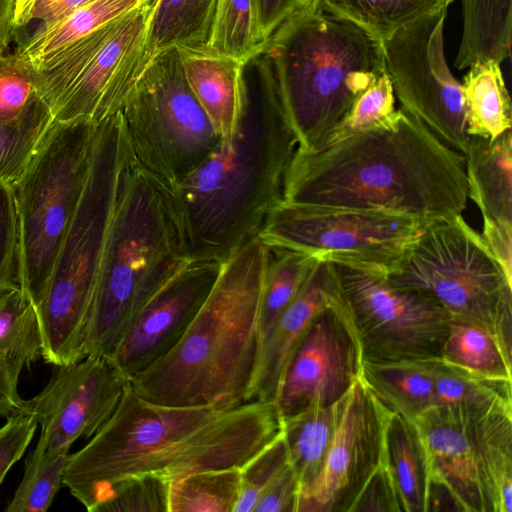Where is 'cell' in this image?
Here are the masks:
<instances>
[{
	"label": "cell",
	"mask_w": 512,
	"mask_h": 512,
	"mask_svg": "<svg viewBox=\"0 0 512 512\" xmlns=\"http://www.w3.org/2000/svg\"><path fill=\"white\" fill-rule=\"evenodd\" d=\"M269 248L257 237L222 262L206 300L178 343L132 376L142 398L171 406L250 401L261 338L259 309Z\"/></svg>",
	"instance_id": "4"
},
{
	"label": "cell",
	"mask_w": 512,
	"mask_h": 512,
	"mask_svg": "<svg viewBox=\"0 0 512 512\" xmlns=\"http://www.w3.org/2000/svg\"><path fill=\"white\" fill-rule=\"evenodd\" d=\"M239 492V468L194 472L169 482L168 512H233Z\"/></svg>",
	"instance_id": "34"
},
{
	"label": "cell",
	"mask_w": 512,
	"mask_h": 512,
	"mask_svg": "<svg viewBox=\"0 0 512 512\" xmlns=\"http://www.w3.org/2000/svg\"><path fill=\"white\" fill-rule=\"evenodd\" d=\"M427 224L382 210L280 200L257 238L266 246L311 254L334 264L395 271Z\"/></svg>",
	"instance_id": "12"
},
{
	"label": "cell",
	"mask_w": 512,
	"mask_h": 512,
	"mask_svg": "<svg viewBox=\"0 0 512 512\" xmlns=\"http://www.w3.org/2000/svg\"><path fill=\"white\" fill-rule=\"evenodd\" d=\"M281 431L272 401L171 406L146 400L128 385L108 421L69 454L63 485L96 512L121 481L156 476L171 482L198 471L240 468Z\"/></svg>",
	"instance_id": "1"
},
{
	"label": "cell",
	"mask_w": 512,
	"mask_h": 512,
	"mask_svg": "<svg viewBox=\"0 0 512 512\" xmlns=\"http://www.w3.org/2000/svg\"><path fill=\"white\" fill-rule=\"evenodd\" d=\"M340 295L334 263L319 260L262 342L250 401L275 402L287 366L312 322Z\"/></svg>",
	"instance_id": "20"
},
{
	"label": "cell",
	"mask_w": 512,
	"mask_h": 512,
	"mask_svg": "<svg viewBox=\"0 0 512 512\" xmlns=\"http://www.w3.org/2000/svg\"><path fill=\"white\" fill-rule=\"evenodd\" d=\"M98 124L53 120L26 170L12 184L21 233L22 287L35 307L45 294L84 191Z\"/></svg>",
	"instance_id": "9"
},
{
	"label": "cell",
	"mask_w": 512,
	"mask_h": 512,
	"mask_svg": "<svg viewBox=\"0 0 512 512\" xmlns=\"http://www.w3.org/2000/svg\"><path fill=\"white\" fill-rule=\"evenodd\" d=\"M471 414V406L436 404L413 422L426 451L430 489L449 494L459 511L488 512L478 472Z\"/></svg>",
	"instance_id": "19"
},
{
	"label": "cell",
	"mask_w": 512,
	"mask_h": 512,
	"mask_svg": "<svg viewBox=\"0 0 512 512\" xmlns=\"http://www.w3.org/2000/svg\"><path fill=\"white\" fill-rule=\"evenodd\" d=\"M14 10L15 0H0V50L8 49L19 31Z\"/></svg>",
	"instance_id": "52"
},
{
	"label": "cell",
	"mask_w": 512,
	"mask_h": 512,
	"mask_svg": "<svg viewBox=\"0 0 512 512\" xmlns=\"http://www.w3.org/2000/svg\"><path fill=\"white\" fill-rule=\"evenodd\" d=\"M52 122L48 106L23 118L0 122V182L12 185L22 176Z\"/></svg>",
	"instance_id": "39"
},
{
	"label": "cell",
	"mask_w": 512,
	"mask_h": 512,
	"mask_svg": "<svg viewBox=\"0 0 512 512\" xmlns=\"http://www.w3.org/2000/svg\"><path fill=\"white\" fill-rule=\"evenodd\" d=\"M47 385L24 400L22 413L32 416L47 450H70L79 438H91L112 416L129 385L110 357L85 356L56 366Z\"/></svg>",
	"instance_id": "16"
},
{
	"label": "cell",
	"mask_w": 512,
	"mask_h": 512,
	"mask_svg": "<svg viewBox=\"0 0 512 512\" xmlns=\"http://www.w3.org/2000/svg\"><path fill=\"white\" fill-rule=\"evenodd\" d=\"M463 30L455 66L462 70L511 55L512 0H461Z\"/></svg>",
	"instance_id": "28"
},
{
	"label": "cell",
	"mask_w": 512,
	"mask_h": 512,
	"mask_svg": "<svg viewBox=\"0 0 512 512\" xmlns=\"http://www.w3.org/2000/svg\"><path fill=\"white\" fill-rule=\"evenodd\" d=\"M95 0H15V22L19 29L31 22L49 25Z\"/></svg>",
	"instance_id": "48"
},
{
	"label": "cell",
	"mask_w": 512,
	"mask_h": 512,
	"mask_svg": "<svg viewBox=\"0 0 512 512\" xmlns=\"http://www.w3.org/2000/svg\"><path fill=\"white\" fill-rule=\"evenodd\" d=\"M468 198L482 219L512 224V134L493 141L470 136L463 153Z\"/></svg>",
	"instance_id": "23"
},
{
	"label": "cell",
	"mask_w": 512,
	"mask_h": 512,
	"mask_svg": "<svg viewBox=\"0 0 512 512\" xmlns=\"http://www.w3.org/2000/svg\"><path fill=\"white\" fill-rule=\"evenodd\" d=\"M119 113L132 157L168 193L221 140L187 83L176 48L150 59Z\"/></svg>",
	"instance_id": "10"
},
{
	"label": "cell",
	"mask_w": 512,
	"mask_h": 512,
	"mask_svg": "<svg viewBox=\"0 0 512 512\" xmlns=\"http://www.w3.org/2000/svg\"><path fill=\"white\" fill-rule=\"evenodd\" d=\"M461 85L470 136L493 141L511 130L512 105L500 63L489 60L470 66Z\"/></svg>",
	"instance_id": "29"
},
{
	"label": "cell",
	"mask_w": 512,
	"mask_h": 512,
	"mask_svg": "<svg viewBox=\"0 0 512 512\" xmlns=\"http://www.w3.org/2000/svg\"><path fill=\"white\" fill-rule=\"evenodd\" d=\"M347 394L330 405L313 406L282 420V432L298 480L299 496L312 485L322 469Z\"/></svg>",
	"instance_id": "27"
},
{
	"label": "cell",
	"mask_w": 512,
	"mask_h": 512,
	"mask_svg": "<svg viewBox=\"0 0 512 512\" xmlns=\"http://www.w3.org/2000/svg\"><path fill=\"white\" fill-rule=\"evenodd\" d=\"M140 0H95L60 21L38 26L16 50L34 68L106 23L137 8Z\"/></svg>",
	"instance_id": "30"
},
{
	"label": "cell",
	"mask_w": 512,
	"mask_h": 512,
	"mask_svg": "<svg viewBox=\"0 0 512 512\" xmlns=\"http://www.w3.org/2000/svg\"><path fill=\"white\" fill-rule=\"evenodd\" d=\"M481 236L508 279L512 280V224L483 219Z\"/></svg>",
	"instance_id": "50"
},
{
	"label": "cell",
	"mask_w": 512,
	"mask_h": 512,
	"mask_svg": "<svg viewBox=\"0 0 512 512\" xmlns=\"http://www.w3.org/2000/svg\"><path fill=\"white\" fill-rule=\"evenodd\" d=\"M384 464L402 512H428L430 474L424 444L415 423L395 411L386 427Z\"/></svg>",
	"instance_id": "24"
},
{
	"label": "cell",
	"mask_w": 512,
	"mask_h": 512,
	"mask_svg": "<svg viewBox=\"0 0 512 512\" xmlns=\"http://www.w3.org/2000/svg\"><path fill=\"white\" fill-rule=\"evenodd\" d=\"M151 8L142 3L35 68L54 121L98 124L121 110L151 59Z\"/></svg>",
	"instance_id": "11"
},
{
	"label": "cell",
	"mask_w": 512,
	"mask_h": 512,
	"mask_svg": "<svg viewBox=\"0 0 512 512\" xmlns=\"http://www.w3.org/2000/svg\"><path fill=\"white\" fill-rule=\"evenodd\" d=\"M334 265L363 361L440 357L451 316L439 303L387 274Z\"/></svg>",
	"instance_id": "13"
},
{
	"label": "cell",
	"mask_w": 512,
	"mask_h": 512,
	"mask_svg": "<svg viewBox=\"0 0 512 512\" xmlns=\"http://www.w3.org/2000/svg\"><path fill=\"white\" fill-rule=\"evenodd\" d=\"M360 376L391 410L410 421L435 405L432 358L363 361Z\"/></svg>",
	"instance_id": "25"
},
{
	"label": "cell",
	"mask_w": 512,
	"mask_h": 512,
	"mask_svg": "<svg viewBox=\"0 0 512 512\" xmlns=\"http://www.w3.org/2000/svg\"><path fill=\"white\" fill-rule=\"evenodd\" d=\"M168 487L156 476L126 479L111 488L96 512H168Z\"/></svg>",
	"instance_id": "43"
},
{
	"label": "cell",
	"mask_w": 512,
	"mask_h": 512,
	"mask_svg": "<svg viewBox=\"0 0 512 512\" xmlns=\"http://www.w3.org/2000/svg\"><path fill=\"white\" fill-rule=\"evenodd\" d=\"M313 2L314 0H251L255 35L260 50L287 19Z\"/></svg>",
	"instance_id": "47"
},
{
	"label": "cell",
	"mask_w": 512,
	"mask_h": 512,
	"mask_svg": "<svg viewBox=\"0 0 512 512\" xmlns=\"http://www.w3.org/2000/svg\"><path fill=\"white\" fill-rule=\"evenodd\" d=\"M190 261L167 192L136 163L125 139L85 356L111 358L140 310Z\"/></svg>",
	"instance_id": "6"
},
{
	"label": "cell",
	"mask_w": 512,
	"mask_h": 512,
	"mask_svg": "<svg viewBox=\"0 0 512 512\" xmlns=\"http://www.w3.org/2000/svg\"><path fill=\"white\" fill-rule=\"evenodd\" d=\"M299 485L291 463L259 497L253 512H296Z\"/></svg>",
	"instance_id": "49"
},
{
	"label": "cell",
	"mask_w": 512,
	"mask_h": 512,
	"mask_svg": "<svg viewBox=\"0 0 512 512\" xmlns=\"http://www.w3.org/2000/svg\"><path fill=\"white\" fill-rule=\"evenodd\" d=\"M440 358L486 378L512 381V350L487 329L464 319L450 317Z\"/></svg>",
	"instance_id": "31"
},
{
	"label": "cell",
	"mask_w": 512,
	"mask_h": 512,
	"mask_svg": "<svg viewBox=\"0 0 512 512\" xmlns=\"http://www.w3.org/2000/svg\"><path fill=\"white\" fill-rule=\"evenodd\" d=\"M178 51L187 83L214 129L221 140L231 138L248 97L247 63L210 51Z\"/></svg>",
	"instance_id": "21"
},
{
	"label": "cell",
	"mask_w": 512,
	"mask_h": 512,
	"mask_svg": "<svg viewBox=\"0 0 512 512\" xmlns=\"http://www.w3.org/2000/svg\"><path fill=\"white\" fill-rule=\"evenodd\" d=\"M387 276L432 298L451 317L487 329L512 350V280L462 214L427 224Z\"/></svg>",
	"instance_id": "8"
},
{
	"label": "cell",
	"mask_w": 512,
	"mask_h": 512,
	"mask_svg": "<svg viewBox=\"0 0 512 512\" xmlns=\"http://www.w3.org/2000/svg\"><path fill=\"white\" fill-rule=\"evenodd\" d=\"M471 409V431L488 512H512V403Z\"/></svg>",
	"instance_id": "22"
},
{
	"label": "cell",
	"mask_w": 512,
	"mask_h": 512,
	"mask_svg": "<svg viewBox=\"0 0 512 512\" xmlns=\"http://www.w3.org/2000/svg\"><path fill=\"white\" fill-rule=\"evenodd\" d=\"M290 464L283 432L251 457L240 470V492L233 512H253L270 483Z\"/></svg>",
	"instance_id": "42"
},
{
	"label": "cell",
	"mask_w": 512,
	"mask_h": 512,
	"mask_svg": "<svg viewBox=\"0 0 512 512\" xmlns=\"http://www.w3.org/2000/svg\"><path fill=\"white\" fill-rule=\"evenodd\" d=\"M221 265L191 260L140 310L111 356L128 379L178 343L209 295Z\"/></svg>",
	"instance_id": "18"
},
{
	"label": "cell",
	"mask_w": 512,
	"mask_h": 512,
	"mask_svg": "<svg viewBox=\"0 0 512 512\" xmlns=\"http://www.w3.org/2000/svg\"><path fill=\"white\" fill-rule=\"evenodd\" d=\"M69 450H47L37 442L25 463L23 478L7 512H45L63 485Z\"/></svg>",
	"instance_id": "36"
},
{
	"label": "cell",
	"mask_w": 512,
	"mask_h": 512,
	"mask_svg": "<svg viewBox=\"0 0 512 512\" xmlns=\"http://www.w3.org/2000/svg\"><path fill=\"white\" fill-rule=\"evenodd\" d=\"M209 51L245 63L258 55L251 0H218Z\"/></svg>",
	"instance_id": "40"
},
{
	"label": "cell",
	"mask_w": 512,
	"mask_h": 512,
	"mask_svg": "<svg viewBox=\"0 0 512 512\" xmlns=\"http://www.w3.org/2000/svg\"><path fill=\"white\" fill-rule=\"evenodd\" d=\"M362 363L360 344L340 295L314 319L287 366L275 399L281 420L344 397L360 377Z\"/></svg>",
	"instance_id": "17"
},
{
	"label": "cell",
	"mask_w": 512,
	"mask_h": 512,
	"mask_svg": "<svg viewBox=\"0 0 512 512\" xmlns=\"http://www.w3.org/2000/svg\"><path fill=\"white\" fill-rule=\"evenodd\" d=\"M218 0H156L147 21L152 58L170 48L209 51Z\"/></svg>",
	"instance_id": "26"
},
{
	"label": "cell",
	"mask_w": 512,
	"mask_h": 512,
	"mask_svg": "<svg viewBox=\"0 0 512 512\" xmlns=\"http://www.w3.org/2000/svg\"><path fill=\"white\" fill-rule=\"evenodd\" d=\"M297 148L274 92L259 82L248 97L233 136L168 193L190 260L223 262L257 237L282 200L285 176Z\"/></svg>",
	"instance_id": "3"
},
{
	"label": "cell",
	"mask_w": 512,
	"mask_h": 512,
	"mask_svg": "<svg viewBox=\"0 0 512 512\" xmlns=\"http://www.w3.org/2000/svg\"><path fill=\"white\" fill-rule=\"evenodd\" d=\"M23 367L0 357V417L22 413L24 399L19 395L18 380Z\"/></svg>",
	"instance_id": "51"
},
{
	"label": "cell",
	"mask_w": 512,
	"mask_h": 512,
	"mask_svg": "<svg viewBox=\"0 0 512 512\" xmlns=\"http://www.w3.org/2000/svg\"><path fill=\"white\" fill-rule=\"evenodd\" d=\"M391 410L363 381L350 388L322 469L297 502L296 512H350L384 462Z\"/></svg>",
	"instance_id": "15"
},
{
	"label": "cell",
	"mask_w": 512,
	"mask_h": 512,
	"mask_svg": "<svg viewBox=\"0 0 512 512\" xmlns=\"http://www.w3.org/2000/svg\"><path fill=\"white\" fill-rule=\"evenodd\" d=\"M268 248L269 259L259 309L261 345L282 312L297 295L315 264L320 260L304 252Z\"/></svg>",
	"instance_id": "33"
},
{
	"label": "cell",
	"mask_w": 512,
	"mask_h": 512,
	"mask_svg": "<svg viewBox=\"0 0 512 512\" xmlns=\"http://www.w3.org/2000/svg\"><path fill=\"white\" fill-rule=\"evenodd\" d=\"M0 287L22 288V250L12 185L0 182Z\"/></svg>",
	"instance_id": "44"
},
{
	"label": "cell",
	"mask_w": 512,
	"mask_h": 512,
	"mask_svg": "<svg viewBox=\"0 0 512 512\" xmlns=\"http://www.w3.org/2000/svg\"><path fill=\"white\" fill-rule=\"evenodd\" d=\"M454 0H314L320 9L346 19L384 40L419 17Z\"/></svg>",
	"instance_id": "32"
},
{
	"label": "cell",
	"mask_w": 512,
	"mask_h": 512,
	"mask_svg": "<svg viewBox=\"0 0 512 512\" xmlns=\"http://www.w3.org/2000/svg\"><path fill=\"white\" fill-rule=\"evenodd\" d=\"M402 512L391 475L383 464L374 472L350 512Z\"/></svg>",
	"instance_id": "46"
},
{
	"label": "cell",
	"mask_w": 512,
	"mask_h": 512,
	"mask_svg": "<svg viewBox=\"0 0 512 512\" xmlns=\"http://www.w3.org/2000/svg\"><path fill=\"white\" fill-rule=\"evenodd\" d=\"M37 426L32 416L17 413L8 417L0 427V485L11 467L24 455Z\"/></svg>",
	"instance_id": "45"
},
{
	"label": "cell",
	"mask_w": 512,
	"mask_h": 512,
	"mask_svg": "<svg viewBox=\"0 0 512 512\" xmlns=\"http://www.w3.org/2000/svg\"><path fill=\"white\" fill-rule=\"evenodd\" d=\"M435 405L453 404L485 407L512 403V381L486 378L432 358Z\"/></svg>",
	"instance_id": "37"
},
{
	"label": "cell",
	"mask_w": 512,
	"mask_h": 512,
	"mask_svg": "<svg viewBox=\"0 0 512 512\" xmlns=\"http://www.w3.org/2000/svg\"><path fill=\"white\" fill-rule=\"evenodd\" d=\"M282 199L382 210L429 224L466 209L464 157L402 108L387 125L295 150Z\"/></svg>",
	"instance_id": "2"
},
{
	"label": "cell",
	"mask_w": 512,
	"mask_h": 512,
	"mask_svg": "<svg viewBox=\"0 0 512 512\" xmlns=\"http://www.w3.org/2000/svg\"><path fill=\"white\" fill-rule=\"evenodd\" d=\"M42 356L36 307L19 287H0V357L30 367Z\"/></svg>",
	"instance_id": "35"
},
{
	"label": "cell",
	"mask_w": 512,
	"mask_h": 512,
	"mask_svg": "<svg viewBox=\"0 0 512 512\" xmlns=\"http://www.w3.org/2000/svg\"><path fill=\"white\" fill-rule=\"evenodd\" d=\"M45 106L37 70L17 50H0V122L23 118Z\"/></svg>",
	"instance_id": "38"
},
{
	"label": "cell",
	"mask_w": 512,
	"mask_h": 512,
	"mask_svg": "<svg viewBox=\"0 0 512 512\" xmlns=\"http://www.w3.org/2000/svg\"><path fill=\"white\" fill-rule=\"evenodd\" d=\"M142 2H146L148 4H150L151 6H153V4L155 3L156 0H140Z\"/></svg>",
	"instance_id": "53"
},
{
	"label": "cell",
	"mask_w": 512,
	"mask_h": 512,
	"mask_svg": "<svg viewBox=\"0 0 512 512\" xmlns=\"http://www.w3.org/2000/svg\"><path fill=\"white\" fill-rule=\"evenodd\" d=\"M253 60L303 151L317 149L386 72L382 40L314 2L287 19Z\"/></svg>",
	"instance_id": "5"
},
{
	"label": "cell",
	"mask_w": 512,
	"mask_h": 512,
	"mask_svg": "<svg viewBox=\"0 0 512 512\" xmlns=\"http://www.w3.org/2000/svg\"><path fill=\"white\" fill-rule=\"evenodd\" d=\"M125 146L120 113L98 124L90 171L59 250L41 302L36 306L42 357L55 366L85 357L84 338L112 212Z\"/></svg>",
	"instance_id": "7"
},
{
	"label": "cell",
	"mask_w": 512,
	"mask_h": 512,
	"mask_svg": "<svg viewBox=\"0 0 512 512\" xmlns=\"http://www.w3.org/2000/svg\"><path fill=\"white\" fill-rule=\"evenodd\" d=\"M447 9L419 17L382 42L386 72L401 108L463 155L470 135L462 85L444 54Z\"/></svg>",
	"instance_id": "14"
},
{
	"label": "cell",
	"mask_w": 512,
	"mask_h": 512,
	"mask_svg": "<svg viewBox=\"0 0 512 512\" xmlns=\"http://www.w3.org/2000/svg\"><path fill=\"white\" fill-rule=\"evenodd\" d=\"M397 111L393 87L387 72H384L356 99L346 116L319 147L355 132L385 126L395 118Z\"/></svg>",
	"instance_id": "41"
}]
</instances>
